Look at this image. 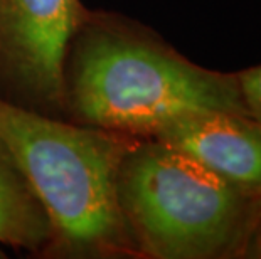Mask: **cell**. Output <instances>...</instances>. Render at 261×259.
I'll return each instance as SVG.
<instances>
[{"label":"cell","mask_w":261,"mask_h":259,"mask_svg":"<svg viewBox=\"0 0 261 259\" xmlns=\"http://www.w3.org/2000/svg\"><path fill=\"white\" fill-rule=\"evenodd\" d=\"M88 10L80 0H0V96L64 118V59Z\"/></svg>","instance_id":"obj_4"},{"label":"cell","mask_w":261,"mask_h":259,"mask_svg":"<svg viewBox=\"0 0 261 259\" xmlns=\"http://www.w3.org/2000/svg\"><path fill=\"white\" fill-rule=\"evenodd\" d=\"M120 211L145 259L243 257L256 197L157 138H138L120 165Z\"/></svg>","instance_id":"obj_3"},{"label":"cell","mask_w":261,"mask_h":259,"mask_svg":"<svg viewBox=\"0 0 261 259\" xmlns=\"http://www.w3.org/2000/svg\"><path fill=\"white\" fill-rule=\"evenodd\" d=\"M51 241L46 211L0 141V244L44 256Z\"/></svg>","instance_id":"obj_6"},{"label":"cell","mask_w":261,"mask_h":259,"mask_svg":"<svg viewBox=\"0 0 261 259\" xmlns=\"http://www.w3.org/2000/svg\"><path fill=\"white\" fill-rule=\"evenodd\" d=\"M150 138L179 148L248 195L261 197L259 120L234 113H197L170 121Z\"/></svg>","instance_id":"obj_5"},{"label":"cell","mask_w":261,"mask_h":259,"mask_svg":"<svg viewBox=\"0 0 261 259\" xmlns=\"http://www.w3.org/2000/svg\"><path fill=\"white\" fill-rule=\"evenodd\" d=\"M137 140L0 96V141L51 224L44 257H137L116 194L120 165Z\"/></svg>","instance_id":"obj_2"},{"label":"cell","mask_w":261,"mask_h":259,"mask_svg":"<svg viewBox=\"0 0 261 259\" xmlns=\"http://www.w3.org/2000/svg\"><path fill=\"white\" fill-rule=\"evenodd\" d=\"M243 257L261 259V197L256 202V212H254L251 234H249V238H248Z\"/></svg>","instance_id":"obj_8"},{"label":"cell","mask_w":261,"mask_h":259,"mask_svg":"<svg viewBox=\"0 0 261 259\" xmlns=\"http://www.w3.org/2000/svg\"><path fill=\"white\" fill-rule=\"evenodd\" d=\"M63 78L64 120L138 138L197 113L248 114L236 73L202 68L113 12L88 10L71 37Z\"/></svg>","instance_id":"obj_1"},{"label":"cell","mask_w":261,"mask_h":259,"mask_svg":"<svg viewBox=\"0 0 261 259\" xmlns=\"http://www.w3.org/2000/svg\"><path fill=\"white\" fill-rule=\"evenodd\" d=\"M236 79L248 114L261 121V64L236 73Z\"/></svg>","instance_id":"obj_7"},{"label":"cell","mask_w":261,"mask_h":259,"mask_svg":"<svg viewBox=\"0 0 261 259\" xmlns=\"http://www.w3.org/2000/svg\"><path fill=\"white\" fill-rule=\"evenodd\" d=\"M0 257H5V252H4L2 247H0Z\"/></svg>","instance_id":"obj_9"}]
</instances>
